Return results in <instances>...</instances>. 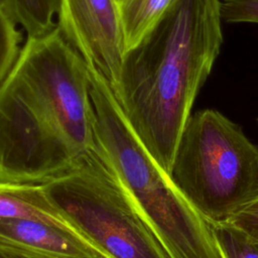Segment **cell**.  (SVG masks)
Wrapping results in <instances>:
<instances>
[{"mask_svg": "<svg viewBox=\"0 0 258 258\" xmlns=\"http://www.w3.org/2000/svg\"><path fill=\"white\" fill-rule=\"evenodd\" d=\"M117 1H118V2H119V1H120V0H117Z\"/></svg>", "mask_w": 258, "mask_h": 258, "instance_id": "e0dca14e", "label": "cell"}, {"mask_svg": "<svg viewBox=\"0 0 258 258\" xmlns=\"http://www.w3.org/2000/svg\"><path fill=\"white\" fill-rule=\"evenodd\" d=\"M42 184L69 225L106 258H169L94 142L73 167Z\"/></svg>", "mask_w": 258, "mask_h": 258, "instance_id": "5b68a950", "label": "cell"}, {"mask_svg": "<svg viewBox=\"0 0 258 258\" xmlns=\"http://www.w3.org/2000/svg\"><path fill=\"white\" fill-rule=\"evenodd\" d=\"M88 69L55 27L27 37L0 85V180L44 183L92 147Z\"/></svg>", "mask_w": 258, "mask_h": 258, "instance_id": "6da1fadb", "label": "cell"}, {"mask_svg": "<svg viewBox=\"0 0 258 258\" xmlns=\"http://www.w3.org/2000/svg\"><path fill=\"white\" fill-rule=\"evenodd\" d=\"M0 258H55L8 247H0Z\"/></svg>", "mask_w": 258, "mask_h": 258, "instance_id": "9a60e30c", "label": "cell"}, {"mask_svg": "<svg viewBox=\"0 0 258 258\" xmlns=\"http://www.w3.org/2000/svg\"><path fill=\"white\" fill-rule=\"evenodd\" d=\"M224 258H258V242L228 222L211 223Z\"/></svg>", "mask_w": 258, "mask_h": 258, "instance_id": "7c38bea8", "label": "cell"}, {"mask_svg": "<svg viewBox=\"0 0 258 258\" xmlns=\"http://www.w3.org/2000/svg\"><path fill=\"white\" fill-rule=\"evenodd\" d=\"M174 0H120L126 49H130L159 20Z\"/></svg>", "mask_w": 258, "mask_h": 258, "instance_id": "9c48e42d", "label": "cell"}, {"mask_svg": "<svg viewBox=\"0 0 258 258\" xmlns=\"http://www.w3.org/2000/svg\"><path fill=\"white\" fill-rule=\"evenodd\" d=\"M256 122H257V125H258V117H257V119H256Z\"/></svg>", "mask_w": 258, "mask_h": 258, "instance_id": "2e32d148", "label": "cell"}, {"mask_svg": "<svg viewBox=\"0 0 258 258\" xmlns=\"http://www.w3.org/2000/svg\"><path fill=\"white\" fill-rule=\"evenodd\" d=\"M0 247L55 258H106L75 231L32 219L0 218Z\"/></svg>", "mask_w": 258, "mask_h": 258, "instance_id": "52a82bcc", "label": "cell"}, {"mask_svg": "<svg viewBox=\"0 0 258 258\" xmlns=\"http://www.w3.org/2000/svg\"><path fill=\"white\" fill-rule=\"evenodd\" d=\"M22 33L0 1V85L14 68L22 46Z\"/></svg>", "mask_w": 258, "mask_h": 258, "instance_id": "8fae6325", "label": "cell"}, {"mask_svg": "<svg viewBox=\"0 0 258 258\" xmlns=\"http://www.w3.org/2000/svg\"><path fill=\"white\" fill-rule=\"evenodd\" d=\"M220 13L227 23H258V0L221 1Z\"/></svg>", "mask_w": 258, "mask_h": 258, "instance_id": "4fadbf2b", "label": "cell"}, {"mask_svg": "<svg viewBox=\"0 0 258 258\" xmlns=\"http://www.w3.org/2000/svg\"><path fill=\"white\" fill-rule=\"evenodd\" d=\"M17 24L27 33V37L42 36L52 31L56 24L57 0H0Z\"/></svg>", "mask_w": 258, "mask_h": 258, "instance_id": "30bf717a", "label": "cell"}, {"mask_svg": "<svg viewBox=\"0 0 258 258\" xmlns=\"http://www.w3.org/2000/svg\"><path fill=\"white\" fill-rule=\"evenodd\" d=\"M220 0H174L125 54L113 92L137 138L169 175L195 99L223 43Z\"/></svg>", "mask_w": 258, "mask_h": 258, "instance_id": "7a4b0ae2", "label": "cell"}, {"mask_svg": "<svg viewBox=\"0 0 258 258\" xmlns=\"http://www.w3.org/2000/svg\"><path fill=\"white\" fill-rule=\"evenodd\" d=\"M93 142L115 169L169 258H224L211 223L137 138L104 78L87 67Z\"/></svg>", "mask_w": 258, "mask_h": 258, "instance_id": "3957f363", "label": "cell"}, {"mask_svg": "<svg viewBox=\"0 0 258 258\" xmlns=\"http://www.w3.org/2000/svg\"><path fill=\"white\" fill-rule=\"evenodd\" d=\"M169 176L210 223L227 222L258 196V146L221 112L198 111L184 125Z\"/></svg>", "mask_w": 258, "mask_h": 258, "instance_id": "277c9868", "label": "cell"}, {"mask_svg": "<svg viewBox=\"0 0 258 258\" xmlns=\"http://www.w3.org/2000/svg\"><path fill=\"white\" fill-rule=\"evenodd\" d=\"M227 222L258 242V196Z\"/></svg>", "mask_w": 258, "mask_h": 258, "instance_id": "5bb4252c", "label": "cell"}, {"mask_svg": "<svg viewBox=\"0 0 258 258\" xmlns=\"http://www.w3.org/2000/svg\"><path fill=\"white\" fill-rule=\"evenodd\" d=\"M55 15L64 40L115 92L127 51L118 1L57 0Z\"/></svg>", "mask_w": 258, "mask_h": 258, "instance_id": "8992f818", "label": "cell"}, {"mask_svg": "<svg viewBox=\"0 0 258 258\" xmlns=\"http://www.w3.org/2000/svg\"><path fill=\"white\" fill-rule=\"evenodd\" d=\"M0 218L40 220L75 231L51 205L42 183L0 180Z\"/></svg>", "mask_w": 258, "mask_h": 258, "instance_id": "ba28073f", "label": "cell"}]
</instances>
